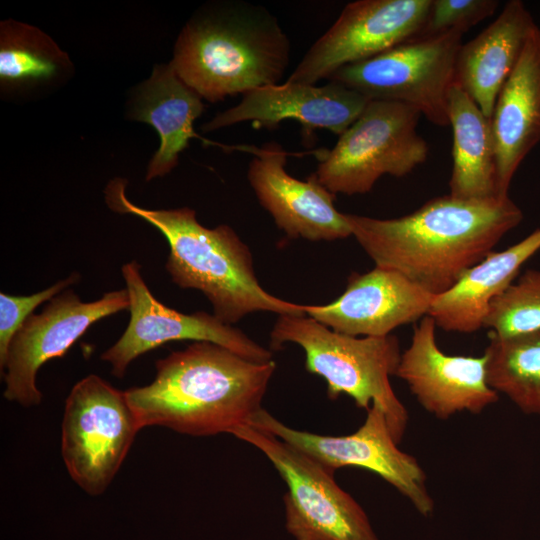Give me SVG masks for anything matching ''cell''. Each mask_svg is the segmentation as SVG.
Wrapping results in <instances>:
<instances>
[{
	"label": "cell",
	"mask_w": 540,
	"mask_h": 540,
	"mask_svg": "<svg viewBox=\"0 0 540 540\" xmlns=\"http://www.w3.org/2000/svg\"><path fill=\"white\" fill-rule=\"evenodd\" d=\"M497 191L508 196L512 179L540 142V28L536 26L502 86L491 116Z\"/></svg>",
	"instance_id": "ac0fdd59"
},
{
	"label": "cell",
	"mask_w": 540,
	"mask_h": 540,
	"mask_svg": "<svg viewBox=\"0 0 540 540\" xmlns=\"http://www.w3.org/2000/svg\"><path fill=\"white\" fill-rule=\"evenodd\" d=\"M436 327L429 315L414 326L395 376L438 419L446 420L461 412L481 413L499 399L487 382L486 357L445 354L437 345Z\"/></svg>",
	"instance_id": "9a60e30c"
},
{
	"label": "cell",
	"mask_w": 540,
	"mask_h": 540,
	"mask_svg": "<svg viewBox=\"0 0 540 540\" xmlns=\"http://www.w3.org/2000/svg\"><path fill=\"white\" fill-rule=\"evenodd\" d=\"M142 429L125 391L90 374L66 401L61 453L72 480L87 494L101 495L121 467Z\"/></svg>",
	"instance_id": "9c48e42d"
},
{
	"label": "cell",
	"mask_w": 540,
	"mask_h": 540,
	"mask_svg": "<svg viewBox=\"0 0 540 540\" xmlns=\"http://www.w3.org/2000/svg\"><path fill=\"white\" fill-rule=\"evenodd\" d=\"M252 155L247 178L260 205L289 238L333 241L352 236L335 194L312 174L306 180L286 170L289 153L277 142L236 147Z\"/></svg>",
	"instance_id": "5bb4252c"
},
{
	"label": "cell",
	"mask_w": 540,
	"mask_h": 540,
	"mask_svg": "<svg viewBox=\"0 0 540 540\" xmlns=\"http://www.w3.org/2000/svg\"><path fill=\"white\" fill-rule=\"evenodd\" d=\"M285 343L304 350L306 370L326 381L329 399L345 394L366 411L377 405L394 439L401 442L409 415L390 382L402 354L396 336L354 337L335 332L308 315L285 314L279 315L271 330L270 347L279 350Z\"/></svg>",
	"instance_id": "5b68a950"
},
{
	"label": "cell",
	"mask_w": 540,
	"mask_h": 540,
	"mask_svg": "<svg viewBox=\"0 0 540 540\" xmlns=\"http://www.w3.org/2000/svg\"><path fill=\"white\" fill-rule=\"evenodd\" d=\"M203 98L185 84L169 64L158 65L136 91L130 116L153 126L160 146L150 160L146 181L168 174L191 138H199L194 121L205 109Z\"/></svg>",
	"instance_id": "44dd1931"
},
{
	"label": "cell",
	"mask_w": 540,
	"mask_h": 540,
	"mask_svg": "<svg viewBox=\"0 0 540 540\" xmlns=\"http://www.w3.org/2000/svg\"><path fill=\"white\" fill-rule=\"evenodd\" d=\"M290 63V41L261 5L228 1L204 10L182 29L170 65L209 102L278 84Z\"/></svg>",
	"instance_id": "277c9868"
},
{
	"label": "cell",
	"mask_w": 540,
	"mask_h": 540,
	"mask_svg": "<svg viewBox=\"0 0 540 540\" xmlns=\"http://www.w3.org/2000/svg\"><path fill=\"white\" fill-rule=\"evenodd\" d=\"M125 188L124 179L109 182L105 189L108 207L117 213L140 217L163 234L170 248L165 268L173 283L201 291L222 322L232 325L258 311L306 315V305L280 299L263 289L248 246L230 226L207 228L188 207H139L126 197Z\"/></svg>",
	"instance_id": "3957f363"
},
{
	"label": "cell",
	"mask_w": 540,
	"mask_h": 540,
	"mask_svg": "<svg viewBox=\"0 0 540 540\" xmlns=\"http://www.w3.org/2000/svg\"><path fill=\"white\" fill-rule=\"evenodd\" d=\"M540 250V228L521 241L491 251L469 268L429 309L436 326L449 332L474 333L484 325L491 302L516 279L521 267Z\"/></svg>",
	"instance_id": "ffe728a7"
},
{
	"label": "cell",
	"mask_w": 540,
	"mask_h": 540,
	"mask_svg": "<svg viewBox=\"0 0 540 540\" xmlns=\"http://www.w3.org/2000/svg\"><path fill=\"white\" fill-rule=\"evenodd\" d=\"M122 275L130 299V320L122 336L100 357L111 365L113 376L122 378L137 357L178 340L212 342L255 362L273 360L271 350L214 314H184L161 303L146 285L136 260L122 266Z\"/></svg>",
	"instance_id": "7c38bea8"
},
{
	"label": "cell",
	"mask_w": 540,
	"mask_h": 540,
	"mask_svg": "<svg viewBox=\"0 0 540 540\" xmlns=\"http://www.w3.org/2000/svg\"><path fill=\"white\" fill-rule=\"evenodd\" d=\"M484 328L497 336L540 330V270L525 271L490 304Z\"/></svg>",
	"instance_id": "d4e9b609"
},
{
	"label": "cell",
	"mask_w": 540,
	"mask_h": 540,
	"mask_svg": "<svg viewBox=\"0 0 540 540\" xmlns=\"http://www.w3.org/2000/svg\"><path fill=\"white\" fill-rule=\"evenodd\" d=\"M536 26L525 4L521 0H510L493 22L461 45L455 83L487 117L491 118L498 94Z\"/></svg>",
	"instance_id": "d6986e66"
},
{
	"label": "cell",
	"mask_w": 540,
	"mask_h": 540,
	"mask_svg": "<svg viewBox=\"0 0 540 540\" xmlns=\"http://www.w3.org/2000/svg\"><path fill=\"white\" fill-rule=\"evenodd\" d=\"M462 33L421 35L367 60L342 67L327 81L369 100L404 103L437 126L449 125L448 97Z\"/></svg>",
	"instance_id": "52a82bcc"
},
{
	"label": "cell",
	"mask_w": 540,
	"mask_h": 540,
	"mask_svg": "<svg viewBox=\"0 0 540 540\" xmlns=\"http://www.w3.org/2000/svg\"><path fill=\"white\" fill-rule=\"evenodd\" d=\"M435 295L402 274L375 266L349 276L345 291L326 305H306V315L354 337L388 336L428 315Z\"/></svg>",
	"instance_id": "e0dca14e"
},
{
	"label": "cell",
	"mask_w": 540,
	"mask_h": 540,
	"mask_svg": "<svg viewBox=\"0 0 540 540\" xmlns=\"http://www.w3.org/2000/svg\"><path fill=\"white\" fill-rule=\"evenodd\" d=\"M448 118L453 135L449 194L462 199L499 196L491 118L456 83L449 91Z\"/></svg>",
	"instance_id": "7402d4cb"
},
{
	"label": "cell",
	"mask_w": 540,
	"mask_h": 540,
	"mask_svg": "<svg viewBox=\"0 0 540 540\" xmlns=\"http://www.w3.org/2000/svg\"><path fill=\"white\" fill-rule=\"evenodd\" d=\"M129 307L126 288L106 292L91 302H83L72 289L53 297L23 323L9 345L1 370L5 399L24 407L39 405L42 394L36 377L40 367L63 356L93 323Z\"/></svg>",
	"instance_id": "4fadbf2b"
},
{
	"label": "cell",
	"mask_w": 540,
	"mask_h": 540,
	"mask_svg": "<svg viewBox=\"0 0 540 540\" xmlns=\"http://www.w3.org/2000/svg\"><path fill=\"white\" fill-rule=\"evenodd\" d=\"M420 112L404 103L370 100L359 118L324 151L313 175L335 195L365 194L383 175L403 177L423 164L428 144Z\"/></svg>",
	"instance_id": "8992f818"
},
{
	"label": "cell",
	"mask_w": 540,
	"mask_h": 540,
	"mask_svg": "<svg viewBox=\"0 0 540 540\" xmlns=\"http://www.w3.org/2000/svg\"><path fill=\"white\" fill-rule=\"evenodd\" d=\"M81 279L78 272H72L66 278L48 288L27 296L0 293V368L3 369L9 345L23 323L33 314V311L45 301L77 284Z\"/></svg>",
	"instance_id": "484cf974"
},
{
	"label": "cell",
	"mask_w": 540,
	"mask_h": 540,
	"mask_svg": "<svg viewBox=\"0 0 540 540\" xmlns=\"http://www.w3.org/2000/svg\"><path fill=\"white\" fill-rule=\"evenodd\" d=\"M483 354L489 386L522 412L540 415V330L491 334Z\"/></svg>",
	"instance_id": "603a6c76"
},
{
	"label": "cell",
	"mask_w": 540,
	"mask_h": 540,
	"mask_svg": "<svg viewBox=\"0 0 540 540\" xmlns=\"http://www.w3.org/2000/svg\"><path fill=\"white\" fill-rule=\"evenodd\" d=\"M369 101L358 91L334 81L318 85L286 80L244 93L237 105L218 113L201 129L209 132L247 121L272 129L283 120H295L310 131L326 129L340 136Z\"/></svg>",
	"instance_id": "2e32d148"
},
{
	"label": "cell",
	"mask_w": 540,
	"mask_h": 540,
	"mask_svg": "<svg viewBox=\"0 0 540 540\" xmlns=\"http://www.w3.org/2000/svg\"><path fill=\"white\" fill-rule=\"evenodd\" d=\"M154 380L125 390L140 426H162L191 436L232 434L248 425L276 370L208 341L157 360Z\"/></svg>",
	"instance_id": "7a4b0ae2"
},
{
	"label": "cell",
	"mask_w": 540,
	"mask_h": 540,
	"mask_svg": "<svg viewBox=\"0 0 540 540\" xmlns=\"http://www.w3.org/2000/svg\"><path fill=\"white\" fill-rule=\"evenodd\" d=\"M344 215L375 266L394 270L435 296L449 290L523 220L509 195L462 199L447 194L392 219Z\"/></svg>",
	"instance_id": "6da1fadb"
},
{
	"label": "cell",
	"mask_w": 540,
	"mask_h": 540,
	"mask_svg": "<svg viewBox=\"0 0 540 540\" xmlns=\"http://www.w3.org/2000/svg\"><path fill=\"white\" fill-rule=\"evenodd\" d=\"M260 450L287 485L285 527L294 540H378L359 503L334 473L270 433L249 425L231 434Z\"/></svg>",
	"instance_id": "ba28073f"
},
{
	"label": "cell",
	"mask_w": 540,
	"mask_h": 540,
	"mask_svg": "<svg viewBox=\"0 0 540 540\" xmlns=\"http://www.w3.org/2000/svg\"><path fill=\"white\" fill-rule=\"evenodd\" d=\"M71 67L68 55L37 27L7 20L0 29V82L9 89L47 84Z\"/></svg>",
	"instance_id": "cb8c5ba5"
},
{
	"label": "cell",
	"mask_w": 540,
	"mask_h": 540,
	"mask_svg": "<svg viewBox=\"0 0 540 540\" xmlns=\"http://www.w3.org/2000/svg\"><path fill=\"white\" fill-rule=\"evenodd\" d=\"M498 5L499 1L496 0H432L421 35H435L449 31L463 34L491 17Z\"/></svg>",
	"instance_id": "4316f807"
},
{
	"label": "cell",
	"mask_w": 540,
	"mask_h": 540,
	"mask_svg": "<svg viewBox=\"0 0 540 540\" xmlns=\"http://www.w3.org/2000/svg\"><path fill=\"white\" fill-rule=\"evenodd\" d=\"M432 0H358L307 50L287 81L318 84L336 71L421 35Z\"/></svg>",
	"instance_id": "8fae6325"
},
{
	"label": "cell",
	"mask_w": 540,
	"mask_h": 540,
	"mask_svg": "<svg viewBox=\"0 0 540 540\" xmlns=\"http://www.w3.org/2000/svg\"><path fill=\"white\" fill-rule=\"evenodd\" d=\"M366 412L363 424L342 436L291 428L263 408L248 425L294 446L332 473L347 466L373 472L405 496L421 515L430 516L434 501L424 470L415 457L398 448L383 411L372 405Z\"/></svg>",
	"instance_id": "30bf717a"
}]
</instances>
